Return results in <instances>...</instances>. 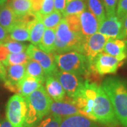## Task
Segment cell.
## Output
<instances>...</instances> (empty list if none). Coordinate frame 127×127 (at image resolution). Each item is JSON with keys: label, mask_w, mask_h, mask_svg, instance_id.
Wrapping results in <instances>:
<instances>
[{"label": "cell", "mask_w": 127, "mask_h": 127, "mask_svg": "<svg viewBox=\"0 0 127 127\" xmlns=\"http://www.w3.org/2000/svg\"><path fill=\"white\" fill-rule=\"evenodd\" d=\"M83 116L107 127H118L113 106L101 86L86 79L80 94L72 99Z\"/></svg>", "instance_id": "6da1fadb"}, {"label": "cell", "mask_w": 127, "mask_h": 127, "mask_svg": "<svg viewBox=\"0 0 127 127\" xmlns=\"http://www.w3.org/2000/svg\"><path fill=\"white\" fill-rule=\"evenodd\" d=\"M102 88L108 95L119 124L127 127V88L119 78H107Z\"/></svg>", "instance_id": "7a4b0ae2"}, {"label": "cell", "mask_w": 127, "mask_h": 127, "mask_svg": "<svg viewBox=\"0 0 127 127\" xmlns=\"http://www.w3.org/2000/svg\"><path fill=\"white\" fill-rule=\"evenodd\" d=\"M24 98L27 104V113L23 127H34L50 114L53 100L43 86Z\"/></svg>", "instance_id": "3957f363"}, {"label": "cell", "mask_w": 127, "mask_h": 127, "mask_svg": "<svg viewBox=\"0 0 127 127\" xmlns=\"http://www.w3.org/2000/svg\"><path fill=\"white\" fill-rule=\"evenodd\" d=\"M56 40L52 54H61L70 51H77L82 53L85 39L80 33L73 31L66 19L63 18L55 29Z\"/></svg>", "instance_id": "277c9868"}, {"label": "cell", "mask_w": 127, "mask_h": 127, "mask_svg": "<svg viewBox=\"0 0 127 127\" xmlns=\"http://www.w3.org/2000/svg\"><path fill=\"white\" fill-rule=\"evenodd\" d=\"M57 67L61 71L73 73L79 76L91 77L90 64L87 57L77 51H70L61 54H52Z\"/></svg>", "instance_id": "5b68a950"}, {"label": "cell", "mask_w": 127, "mask_h": 127, "mask_svg": "<svg viewBox=\"0 0 127 127\" xmlns=\"http://www.w3.org/2000/svg\"><path fill=\"white\" fill-rule=\"evenodd\" d=\"M27 113L25 98L16 94L10 97L6 104V117L13 127H23Z\"/></svg>", "instance_id": "8992f818"}, {"label": "cell", "mask_w": 127, "mask_h": 127, "mask_svg": "<svg viewBox=\"0 0 127 127\" xmlns=\"http://www.w3.org/2000/svg\"><path fill=\"white\" fill-rule=\"evenodd\" d=\"M123 64L124 61H120L113 56L102 52L94 59L91 66V73L93 76H100L113 74L117 71Z\"/></svg>", "instance_id": "52a82bcc"}, {"label": "cell", "mask_w": 127, "mask_h": 127, "mask_svg": "<svg viewBox=\"0 0 127 127\" xmlns=\"http://www.w3.org/2000/svg\"><path fill=\"white\" fill-rule=\"evenodd\" d=\"M26 52L30 59L36 61L43 68L46 76H55L59 71L52 54L47 53L33 45L28 46Z\"/></svg>", "instance_id": "ba28073f"}, {"label": "cell", "mask_w": 127, "mask_h": 127, "mask_svg": "<svg viewBox=\"0 0 127 127\" xmlns=\"http://www.w3.org/2000/svg\"><path fill=\"white\" fill-rule=\"evenodd\" d=\"M55 76L59 80L66 95L69 98L73 99L80 94L85 81L81 76L64 71H58Z\"/></svg>", "instance_id": "9c48e42d"}, {"label": "cell", "mask_w": 127, "mask_h": 127, "mask_svg": "<svg viewBox=\"0 0 127 127\" xmlns=\"http://www.w3.org/2000/svg\"><path fill=\"white\" fill-rule=\"evenodd\" d=\"M109 39L108 37L100 32H96L85 39L82 48V54L87 57L91 69L94 59L100 53L103 52L104 45Z\"/></svg>", "instance_id": "30bf717a"}, {"label": "cell", "mask_w": 127, "mask_h": 127, "mask_svg": "<svg viewBox=\"0 0 127 127\" xmlns=\"http://www.w3.org/2000/svg\"><path fill=\"white\" fill-rule=\"evenodd\" d=\"M98 32L112 39H122V25L117 16H106L99 25Z\"/></svg>", "instance_id": "8fae6325"}, {"label": "cell", "mask_w": 127, "mask_h": 127, "mask_svg": "<svg viewBox=\"0 0 127 127\" xmlns=\"http://www.w3.org/2000/svg\"><path fill=\"white\" fill-rule=\"evenodd\" d=\"M81 34L86 39L98 31L99 22L89 10H85L79 15Z\"/></svg>", "instance_id": "7c38bea8"}, {"label": "cell", "mask_w": 127, "mask_h": 127, "mask_svg": "<svg viewBox=\"0 0 127 127\" xmlns=\"http://www.w3.org/2000/svg\"><path fill=\"white\" fill-rule=\"evenodd\" d=\"M50 114L60 117L62 119L73 115L81 114L79 109L74 104L71 98L59 102L52 101L50 107Z\"/></svg>", "instance_id": "4fadbf2b"}, {"label": "cell", "mask_w": 127, "mask_h": 127, "mask_svg": "<svg viewBox=\"0 0 127 127\" xmlns=\"http://www.w3.org/2000/svg\"><path fill=\"white\" fill-rule=\"evenodd\" d=\"M103 52L120 61L127 58V40L109 38L104 47Z\"/></svg>", "instance_id": "5bb4252c"}, {"label": "cell", "mask_w": 127, "mask_h": 127, "mask_svg": "<svg viewBox=\"0 0 127 127\" xmlns=\"http://www.w3.org/2000/svg\"><path fill=\"white\" fill-rule=\"evenodd\" d=\"M45 90L52 100L55 102H59L64 100L66 93L59 80L55 76H46Z\"/></svg>", "instance_id": "9a60e30c"}, {"label": "cell", "mask_w": 127, "mask_h": 127, "mask_svg": "<svg viewBox=\"0 0 127 127\" xmlns=\"http://www.w3.org/2000/svg\"><path fill=\"white\" fill-rule=\"evenodd\" d=\"M60 127H99L95 122L81 114H76L62 119Z\"/></svg>", "instance_id": "2e32d148"}, {"label": "cell", "mask_w": 127, "mask_h": 127, "mask_svg": "<svg viewBox=\"0 0 127 127\" xmlns=\"http://www.w3.org/2000/svg\"><path fill=\"white\" fill-rule=\"evenodd\" d=\"M42 86L43 82L40 80L31 76H25L23 80L18 83V95L25 97L28 95H31L32 93L39 89Z\"/></svg>", "instance_id": "e0dca14e"}, {"label": "cell", "mask_w": 127, "mask_h": 127, "mask_svg": "<svg viewBox=\"0 0 127 127\" xmlns=\"http://www.w3.org/2000/svg\"><path fill=\"white\" fill-rule=\"evenodd\" d=\"M11 40L18 42H30V32L28 26L17 18L16 23L9 32Z\"/></svg>", "instance_id": "ac0fdd59"}, {"label": "cell", "mask_w": 127, "mask_h": 127, "mask_svg": "<svg viewBox=\"0 0 127 127\" xmlns=\"http://www.w3.org/2000/svg\"><path fill=\"white\" fill-rule=\"evenodd\" d=\"M7 81L18 87V83L26 76V65H11L6 67Z\"/></svg>", "instance_id": "d6986e66"}, {"label": "cell", "mask_w": 127, "mask_h": 127, "mask_svg": "<svg viewBox=\"0 0 127 127\" xmlns=\"http://www.w3.org/2000/svg\"><path fill=\"white\" fill-rule=\"evenodd\" d=\"M17 20V16L8 4H4L0 8V26L8 32L14 26Z\"/></svg>", "instance_id": "ffe728a7"}, {"label": "cell", "mask_w": 127, "mask_h": 127, "mask_svg": "<svg viewBox=\"0 0 127 127\" xmlns=\"http://www.w3.org/2000/svg\"><path fill=\"white\" fill-rule=\"evenodd\" d=\"M56 40V32L55 29L46 28L40 42L37 47L47 53L52 54Z\"/></svg>", "instance_id": "44dd1931"}, {"label": "cell", "mask_w": 127, "mask_h": 127, "mask_svg": "<svg viewBox=\"0 0 127 127\" xmlns=\"http://www.w3.org/2000/svg\"><path fill=\"white\" fill-rule=\"evenodd\" d=\"M28 30L30 32V42L32 45L37 46L40 42L45 31V27L42 21V18L37 19L36 21L29 26Z\"/></svg>", "instance_id": "7402d4cb"}, {"label": "cell", "mask_w": 127, "mask_h": 127, "mask_svg": "<svg viewBox=\"0 0 127 127\" xmlns=\"http://www.w3.org/2000/svg\"><path fill=\"white\" fill-rule=\"evenodd\" d=\"M9 5L17 18L32 11V6L30 0H10Z\"/></svg>", "instance_id": "603a6c76"}, {"label": "cell", "mask_w": 127, "mask_h": 127, "mask_svg": "<svg viewBox=\"0 0 127 127\" xmlns=\"http://www.w3.org/2000/svg\"><path fill=\"white\" fill-rule=\"evenodd\" d=\"M26 76L37 78L43 83L45 81L46 76L43 68L33 59H30L26 65Z\"/></svg>", "instance_id": "cb8c5ba5"}, {"label": "cell", "mask_w": 127, "mask_h": 127, "mask_svg": "<svg viewBox=\"0 0 127 127\" xmlns=\"http://www.w3.org/2000/svg\"><path fill=\"white\" fill-rule=\"evenodd\" d=\"M88 8L97 19L99 24L106 18V12L102 0H87Z\"/></svg>", "instance_id": "d4e9b609"}, {"label": "cell", "mask_w": 127, "mask_h": 127, "mask_svg": "<svg viewBox=\"0 0 127 127\" xmlns=\"http://www.w3.org/2000/svg\"><path fill=\"white\" fill-rule=\"evenodd\" d=\"M86 10V4L83 0H73L66 4L63 13V17L71 15H80Z\"/></svg>", "instance_id": "484cf974"}, {"label": "cell", "mask_w": 127, "mask_h": 127, "mask_svg": "<svg viewBox=\"0 0 127 127\" xmlns=\"http://www.w3.org/2000/svg\"><path fill=\"white\" fill-rule=\"evenodd\" d=\"M30 59L26 51L20 53H10L3 64L5 67L11 65H26Z\"/></svg>", "instance_id": "4316f807"}, {"label": "cell", "mask_w": 127, "mask_h": 127, "mask_svg": "<svg viewBox=\"0 0 127 127\" xmlns=\"http://www.w3.org/2000/svg\"><path fill=\"white\" fill-rule=\"evenodd\" d=\"M63 18L62 14H61L57 11H53L50 14L42 16V21L46 28L55 30Z\"/></svg>", "instance_id": "83f0119b"}, {"label": "cell", "mask_w": 127, "mask_h": 127, "mask_svg": "<svg viewBox=\"0 0 127 127\" xmlns=\"http://www.w3.org/2000/svg\"><path fill=\"white\" fill-rule=\"evenodd\" d=\"M62 120V117L49 114L34 127H60Z\"/></svg>", "instance_id": "f1b7e54d"}, {"label": "cell", "mask_w": 127, "mask_h": 127, "mask_svg": "<svg viewBox=\"0 0 127 127\" xmlns=\"http://www.w3.org/2000/svg\"><path fill=\"white\" fill-rule=\"evenodd\" d=\"M6 47L10 53H20L27 50L28 46L26 44L18 41L9 40L6 42L4 43Z\"/></svg>", "instance_id": "f546056e"}, {"label": "cell", "mask_w": 127, "mask_h": 127, "mask_svg": "<svg viewBox=\"0 0 127 127\" xmlns=\"http://www.w3.org/2000/svg\"><path fill=\"white\" fill-rule=\"evenodd\" d=\"M66 22L68 24L70 28L73 31L80 33V23H79V15H71L64 17Z\"/></svg>", "instance_id": "4dcf8cb0"}, {"label": "cell", "mask_w": 127, "mask_h": 127, "mask_svg": "<svg viewBox=\"0 0 127 127\" xmlns=\"http://www.w3.org/2000/svg\"><path fill=\"white\" fill-rule=\"evenodd\" d=\"M105 9L106 16H116V8L118 0H102Z\"/></svg>", "instance_id": "1f68e13d"}, {"label": "cell", "mask_w": 127, "mask_h": 127, "mask_svg": "<svg viewBox=\"0 0 127 127\" xmlns=\"http://www.w3.org/2000/svg\"><path fill=\"white\" fill-rule=\"evenodd\" d=\"M54 9H55L54 0H42L39 14L41 16V17H42L52 13Z\"/></svg>", "instance_id": "d6a6232c"}, {"label": "cell", "mask_w": 127, "mask_h": 127, "mask_svg": "<svg viewBox=\"0 0 127 127\" xmlns=\"http://www.w3.org/2000/svg\"><path fill=\"white\" fill-rule=\"evenodd\" d=\"M127 14V0H118L117 9L116 10V16L119 19L122 18Z\"/></svg>", "instance_id": "836d02e7"}, {"label": "cell", "mask_w": 127, "mask_h": 127, "mask_svg": "<svg viewBox=\"0 0 127 127\" xmlns=\"http://www.w3.org/2000/svg\"><path fill=\"white\" fill-rule=\"evenodd\" d=\"M67 4L66 0H54V6L55 11H57L63 14Z\"/></svg>", "instance_id": "e575fe53"}, {"label": "cell", "mask_w": 127, "mask_h": 127, "mask_svg": "<svg viewBox=\"0 0 127 127\" xmlns=\"http://www.w3.org/2000/svg\"><path fill=\"white\" fill-rule=\"evenodd\" d=\"M11 40L9 37V33L6 29L0 26V44H4Z\"/></svg>", "instance_id": "d590c367"}, {"label": "cell", "mask_w": 127, "mask_h": 127, "mask_svg": "<svg viewBox=\"0 0 127 127\" xmlns=\"http://www.w3.org/2000/svg\"><path fill=\"white\" fill-rule=\"evenodd\" d=\"M9 54L10 52L6 47L4 45V44H0V61L2 62V64L4 62Z\"/></svg>", "instance_id": "8d00e7d4"}, {"label": "cell", "mask_w": 127, "mask_h": 127, "mask_svg": "<svg viewBox=\"0 0 127 127\" xmlns=\"http://www.w3.org/2000/svg\"><path fill=\"white\" fill-rule=\"evenodd\" d=\"M121 22L122 25V39L127 40V14L121 19Z\"/></svg>", "instance_id": "74e56055"}, {"label": "cell", "mask_w": 127, "mask_h": 127, "mask_svg": "<svg viewBox=\"0 0 127 127\" xmlns=\"http://www.w3.org/2000/svg\"><path fill=\"white\" fill-rule=\"evenodd\" d=\"M32 6V11L35 12H39L41 8L42 0H30Z\"/></svg>", "instance_id": "f35d334b"}, {"label": "cell", "mask_w": 127, "mask_h": 127, "mask_svg": "<svg viewBox=\"0 0 127 127\" xmlns=\"http://www.w3.org/2000/svg\"><path fill=\"white\" fill-rule=\"evenodd\" d=\"M6 78V70L2 62L0 61V81H4Z\"/></svg>", "instance_id": "ab89813d"}, {"label": "cell", "mask_w": 127, "mask_h": 127, "mask_svg": "<svg viewBox=\"0 0 127 127\" xmlns=\"http://www.w3.org/2000/svg\"><path fill=\"white\" fill-rule=\"evenodd\" d=\"M0 127H13V126L7 120H4L0 122Z\"/></svg>", "instance_id": "60d3db41"}, {"label": "cell", "mask_w": 127, "mask_h": 127, "mask_svg": "<svg viewBox=\"0 0 127 127\" xmlns=\"http://www.w3.org/2000/svg\"><path fill=\"white\" fill-rule=\"evenodd\" d=\"M6 1H7V0H0V3H1V4H5Z\"/></svg>", "instance_id": "b9f144b4"}, {"label": "cell", "mask_w": 127, "mask_h": 127, "mask_svg": "<svg viewBox=\"0 0 127 127\" xmlns=\"http://www.w3.org/2000/svg\"><path fill=\"white\" fill-rule=\"evenodd\" d=\"M4 4H1V3H0V8H1V6H2Z\"/></svg>", "instance_id": "7bdbcfd3"}, {"label": "cell", "mask_w": 127, "mask_h": 127, "mask_svg": "<svg viewBox=\"0 0 127 127\" xmlns=\"http://www.w3.org/2000/svg\"><path fill=\"white\" fill-rule=\"evenodd\" d=\"M73 1V0H66L67 3H68V2H70V1Z\"/></svg>", "instance_id": "ee69618b"}]
</instances>
